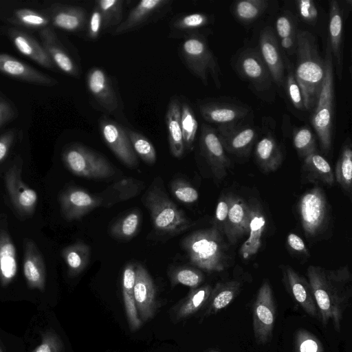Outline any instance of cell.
<instances>
[{"label":"cell","instance_id":"4316f807","mask_svg":"<svg viewBox=\"0 0 352 352\" xmlns=\"http://www.w3.org/2000/svg\"><path fill=\"white\" fill-rule=\"evenodd\" d=\"M42 46L51 60L60 70L68 75L77 77L79 70L70 56L63 49L55 32L50 28L41 31Z\"/></svg>","mask_w":352,"mask_h":352},{"label":"cell","instance_id":"f907efd6","mask_svg":"<svg viewBox=\"0 0 352 352\" xmlns=\"http://www.w3.org/2000/svg\"><path fill=\"white\" fill-rule=\"evenodd\" d=\"M275 30L280 41L287 38H295L297 30L294 16L289 12L280 15L276 20Z\"/></svg>","mask_w":352,"mask_h":352},{"label":"cell","instance_id":"f1b7e54d","mask_svg":"<svg viewBox=\"0 0 352 352\" xmlns=\"http://www.w3.org/2000/svg\"><path fill=\"white\" fill-rule=\"evenodd\" d=\"M10 38L16 48L23 55L47 69H53L54 64L44 50L34 38L25 32L12 30Z\"/></svg>","mask_w":352,"mask_h":352},{"label":"cell","instance_id":"1f68e13d","mask_svg":"<svg viewBox=\"0 0 352 352\" xmlns=\"http://www.w3.org/2000/svg\"><path fill=\"white\" fill-rule=\"evenodd\" d=\"M254 154L258 166L265 172L276 170L283 161L282 151L276 139L270 133L258 141Z\"/></svg>","mask_w":352,"mask_h":352},{"label":"cell","instance_id":"7bdbcfd3","mask_svg":"<svg viewBox=\"0 0 352 352\" xmlns=\"http://www.w3.org/2000/svg\"><path fill=\"white\" fill-rule=\"evenodd\" d=\"M283 56L285 68L287 72L284 80V88L286 94L292 104L296 109L305 110L301 90L295 77L293 64L291 63L287 55L283 52Z\"/></svg>","mask_w":352,"mask_h":352},{"label":"cell","instance_id":"681fc988","mask_svg":"<svg viewBox=\"0 0 352 352\" xmlns=\"http://www.w3.org/2000/svg\"><path fill=\"white\" fill-rule=\"evenodd\" d=\"M170 186L173 196L181 202L192 204L199 198L197 190L184 179L177 178L173 180Z\"/></svg>","mask_w":352,"mask_h":352},{"label":"cell","instance_id":"7dc6e473","mask_svg":"<svg viewBox=\"0 0 352 352\" xmlns=\"http://www.w3.org/2000/svg\"><path fill=\"white\" fill-rule=\"evenodd\" d=\"M293 143L298 155L303 159L316 152L315 135L307 126L295 130L293 134Z\"/></svg>","mask_w":352,"mask_h":352},{"label":"cell","instance_id":"ac0fdd59","mask_svg":"<svg viewBox=\"0 0 352 352\" xmlns=\"http://www.w3.org/2000/svg\"><path fill=\"white\" fill-rule=\"evenodd\" d=\"M87 89L104 111L113 113L118 111L119 100L108 74L100 67L91 68L87 76Z\"/></svg>","mask_w":352,"mask_h":352},{"label":"cell","instance_id":"91938a15","mask_svg":"<svg viewBox=\"0 0 352 352\" xmlns=\"http://www.w3.org/2000/svg\"><path fill=\"white\" fill-rule=\"evenodd\" d=\"M13 139L14 133L12 131L7 132L0 137V162L6 157Z\"/></svg>","mask_w":352,"mask_h":352},{"label":"cell","instance_id":"7c38bea8","mask_svg":"<svg viewBox=\"0 0 352 352\" xmlns=\"http://www.w3.org/2000/svg\"><path fill=\"white\" fill-rule=\"evenodd\" d=\"M202 118L217 124V128H230L241 124L251 111L247 105L225 100H208L199 105Z\"/></svg>","mask_w":352,"mask_h":352},{"label":"cell","instance_id":"ee69618b","mask_svg":"<svg viewBox=\"0 0 352 352\" xmlns=\"http://www.w3.org/2000/svg\"><path fill=\"white\" fill-rule=\"evenodd\" d=\"M95 3L102 16L103 29L118 26L122 23L124 1L98 0Z\"/></svg>","mask_w":352,"mask_h":352},{"label":"cell","instance_id":"bcb514c9","mask_svg":"<svg viewBox=\"0 0 352 352\" xmlns=\"http://www.w3.org/2000/svg\"><path fill=\"white\" fill-rule=\"evenodd\" d=\"M171 286L182 284L190 287L197 288L202 283L204 276L202 272L193 267H177L169 273Z\"/></svg>","mask_w":352,"mask_h":352},{"label":"cell","instance_id":"7a4b0ae2","mask_svg":"<svg viewBox=\"0 0 352 352\" xmlns=\"http://www.w3.org/2000/svg\"><path fill=\"white\" fill-rule=\"evenodd\" d=\"M295 52V77L301 90L305 109L311 111L316 104L324 80V60L319 54L315 36L307 30L297 31Z\"/></svg>","mask_w":352,"mask_h":352},{"label":"cell","instance_id":"8992f818","mask_svg":"<svg viewBox=\"0 0 352 352\" xmlns=\"http://www.w3.org/2000/svg\"><path fill=\"white\" fill-rule=\"evenodd\" d=\"M180 54L188 69L204 85H208L210 75L216 87H221L220 67L203 34H187L182 43Z\"/></svg>","mask_w":352,"mask_h":352},{"label":"cell","instance_id":"c3c4849f","mask_svg":"<svg viewBox=\"0 0 352 352\" xmlns=\"http://www.w3.org/2000/svg\"><path fill=\"white\" fill-rule=\"evenodd\" d=\"M295 352H324L323 346L317 336L305 329L296 331L294 337Z\"/></svg>","mask_w":352,"mask_h":352},{"label":"cell","instance_id":"2e32d148","mask_svg":"<svg viewBox=\"0 0 352 352\" xmlns=\"http://www.w3.org/2000/svg\"><path fill=\"white\" fill-rule=\"evenodd\" d=\"M59 203L63 217L71 221L82 218L99 207L102 199L82 188L70 187L61 192Z\"/></svg>","mask_w":352,"mask_h":352},{"label":"cell","instance_id":"9a60e30c","mask_svg":"<svg viewBox=\"0 0 352 352\" xmlns=\"http://www.w3.org/2000/svg\"><path fill=\"white\" fill-rule=\"evenodd\" d=\"M133 293L140 320L142 322L150 320L154 317L159 307L156 289L148 271L140 264L135 266Z\"/></svg>","mask_w":352,"mask_h":352},{"label":"cell","instance_id":"603a6c76","mask_svg":"<svg viewBox=\"0 0 352 352\" xmlns=\"http://www.w3.org/2000/svg\"><path fill=\"white\" fill-rule=\"evenodd\" d=\"M23 274L28 286L41 291L45 289L46 270L43 258L36 243L30 239L23 242Z\"/></svg>","mask_w":352,"mask_h":352},{"label":"cell","instance_id":"6da1fadb","mask_svg":"<svg viewBox=\"0 0 352 352\" xmlns=\"http://www.w3.org/2000/svg\"><path fill=\"white\" fill-rule=\"evenodd\" d=\"M307 276L322 325L326 327L331 322L334 329L340 332L352 296V276L349 266L327 270L309 265Z\"/></svg>","mask_w":352,"mask_h":352},{"label":"cell","instance_id":"6125c7cd","mask_svg":"<svg viewBox=\"0 0 352 352\" xmlns=\"http://www.w3.org/2000/svg\"><path fill=\"white\" fill-rule=\"evenodd\" d=\"M0 352H3L2 349H1V347H0Z\"/></svg>","mask_w":352,"mask_h":352},{"label":"cell","instance_id":"ab89813d","mask_svg":"<svg viewBox=\"0 0 352 352\" xmlns=\"http://www.w3.org/2000/svg\"><path fill=\"white\" fill-rule=\"evenodd\" d=\"M141 218V214L138 210L127 213L111 226V236L118 240L131 239L139 230Z\"/></svg>","mask_w":352,"mask_h":352},{"label":"cell","instance_id":"74e56055","mask_svg":"<svg viewBox=\"0 0 352 352\" xmlns=\"http://www.w3.org/2000/svg\"><path fill=\"white\" fill-rule=\"evenodd\" d=\"M334 177L346 192L351 193L352 187V149L350 139L346 140L338 160Z\"/></svg>","mask_w":352,"mask_h":352},{"label":"cell","instance_id":"30bf717a","mask_svg":"<svg viewBox=\"0 0 352 352\" xmlns=\"http://www.w3.org/2000/svg\"><path fill=\"white\" fill-rule=\"evenodd\" d=\"M234 68L256 91L263 94L271 89L274 82L258 49L247 48L242 51L236 58Z\"/></svg>","mask_w":352,"mask_h":352},{"label":"cell","instance_id":"d4e9b609","mask_svg":"<svg viewBox=\"0 0 352 352\" xmlns=\"http://www.w3.org/2000/svg\"><path fill=\"white\" fill-rule=\"evenodd\" d=\"M249 205L241 197L230 194V206L224 235L231 243L248 233Z\"/></svg>","mask_w":352,"mask_h":352},{"label":"cell","instance_id":"44dd1931","mask_svg":"<svg viewBox=\"0 0 352 352\" xmlns=\"http://www.w3.org/2000/svg\"><path fill=\"white\" fill-rule=\"evenodd\" d=\"M171 3L169 0H142L138 2L126 19L116 28L113 34H124L145 25L167 9Z\"/></svg>","mask_w":352,"mask_h":352},{"label":"cell","instance_id":"ffe728a7","mask_svg":"<svg viewBox=\"0 0 352 352\" xmlns=\"http://www.w3.org/2000/svg\"><path fill=\"white\" fill-rule=\"evenodd\" d=\"M329 46L333 58V67L340 80L343 71V16L344 12L338 1L331 0L329 2Z\"/></svg>","mask_w":352,"mask_h":352},{"label":"cell","instance_id":"b9f144b4","mask_svg":"<svg viewBox=\"0 0 352 352\" xmlns=\"http://www.w3.org/2000/svg\"><path fill=\"white\" fill-rule=\"evenodd\" d=\"M180 122L185 149L191 150L198 129V122L192 108L186 102L181 104Z\"/></svg>","mask_w":352,"mask_h":352},{"label":"cell","instance_id":"277c9868","mask_svg":"<svg viewBox=\"0 0 352 352\" xmlns=\"http://www.w3.org/2000/svg\"><path fill=\"white\" fill-rule=\"evenodd\" d=\"M148 210L155 230L159 233L176 235L190 228L194 223L169 198L155 179L142 198Z\"/></svg>","mask_w":352,"mask_h":352},{"label":"cell","instance_id":"836d02e7","mask_svg":"<svg viewBox=\"0 0 352 352\" xmlns=\"http://www.w3.org/2000/svg\"><path fill=\"white\" fill-rule=\"evenodd\" d=\"M17 272L16 252L9 234L0 231V282L6 286Z\"/></svg>","mask_w":352,"mask_h":352},{"label":"cell","instance_id":"6f0895ef","mask_svg":"<svg viewBox=\"0 0 352 352\" xmlns=\"http://www.w3.org/2000/svg\"><path fill=\"white\" fill-rule=\"evenodd\" d=\"M103 29V19L100 10L95 6L88 23V36L91 40L98 38Z\"/></svg>","mask_w":352,"mask_h":352},{"label":"cell","instance_id":"d6986e66","mask_svg":"<svg viewBox=\"0 0 352 352\" xmlns=\"http://www.w3.org/2000/svg\"><path fill=\"white\" fill-rule=\"evenodd\" d=\"M216 129L225 151L240 156L250 153L258 136V128L248 124Z\"/></svg>","mask_w":352,"mask_h":352},{"label":"cell","instance_id":"11a10c76","mask_svg":"<svg viewBox=\"0 0 352 352\" xmlns=\"http://www.w3.org/2000/svg\"><path fill=\"white\" fill-rule=\"evenodd\" d=\"M230 200V194L222 195L218 201L215 210L213 226L216 227L223 235H224L228 214Z\"/></svg>","mask_w":352,"mask_h":352},{"label":"cell","instance_id":"680465c9","mask_svg":"<svg viewBox=\"0 0 352 352\" xmlns=\"http://www.w3.org/2000/svg\"><path fill=\"white\" fill-rule=\"evenodd\" d=\"M287 243L289 247L294 251L309 255V251L303 240L298 235L294 233L289 234L287 238Z\"/></svg>","mask_w":352,"mask_h":352},{"label":"cell","instance_id":"816d5d0a","mask_svg":"<svg viewBox=\"0 0 352 352\" xmlns=\"http://www.w3.org/2000/svg\"><path fill=\"white\" fill-rule=\"evenodd\" d=\"M32 352H65L63 343L59 336L52 329L44 331L41 343Z\"/></svg>","mask_w":352,"mask_h":352},{"label":"cell","instance_id":"9f6ffc18","mask_svg":"<svg viewBox=\"0 0 352 352\" xmlns=\"http://www.w3.org/2000/svg\"><path fill=\"white\" fill-rule=\"evenodd\" d=\"M139 184L135 183V180L131 179H123L112 186V189L120 194L118 200H126L135 196L137 193Z\"/></svg>","mask_w":352,"mask_h":352},{"label":"cell","instance_id":"4fadbf2b","mask_svg":"<svg viewBox=\"0 0 352 352\" xmlns=\"http://www.w3.org/2000/svg\"><path fill=\"white\" fill-rule=\"evenodd\" d=\"M199 146L214 177L217 179H222L227 175V170L231 162L216 128L205 123L201 124Z\"/></svg>","mask_w":352,"mask_h":352},{"label":"cell","instance_id":"f35d334b","mask_svg":"<svg viewBox=\"0 0 352 352\" xmlns=\"http://www.w3.org/2000/svg\"><path fill=\"white\" fill-rule=\"evenodd\" d=\"M268 3L267 0H239L234 3L232 12L239 21L248 24L262 15Z\"/></svg>","mask_w":352,"mask_h":352},{"label":"cell","instance_id":"52a82bcc","mask_svg":"<svg viewBox=\"0 0 352 352\" xmlns=\"http://www.w3.org/2000/svg\"><path fill=\"white\" fill-rule=\"evenodd\" d=\"M62 159L74 175L91 179H103L113 176L115 170L110 162L98 153L79 144L67 146Z\"/></svg>","mask_w":352,"mask_h":352},{"label":"cell","instance_id":"ba28073f","mask_svg":"<svg viewBox=\"0 0 352 352\" xmlns=\"http://www.w3.org/2000/svg\"><path fill=\"white\" fill-rule=\"evenodd\" d=\"M298 212L306 236L320 233L328 219V204L322 188L316 186L307 190L299 199Z\"/></svg>","mask_w":352,"mask_h":352},{"label":"cell","instance_id":"f6af8a7d","mask_svg":"<svg viewBox=\"0 0 352 352\" xmlns=\"http://www.w3.org/2000/svg\"><path fill=\"white\" fill-rule=\"evenodd\" d=\"M129 138L135 154L147 164H155L157 154L153 144L142 134L126 129Z\"/></svg>","mask_w":352,"mask_h":352},{"label":"cell","instance_id":"5bb4252c","mask_svg":"<svg viewBox=\"0 0 352 352\" xmlns=\"http://www.w3.org/2000/svg\"><path fill=\"white\" fill-rule=\"evenodd\" d=\"M100 131L106 144L126 166L135 168L138 164L126 129L117 122L103 118L100 121Z\"/></svg>","mask_w":352,"mask_h":352},{"label":"cell","instance_id":"9c48e42d","mask_svg":"<svg viewBox=\"0 0 352 352\" xmlns=\"http://www.w3.org/2000/svg\"><path fill=\"white\" fill-rule=\"evenodd\" d=\"M276 305L270 283L265 280L258 290L252 305V326L258 344L270 341L276 322Z\"/></svg>","mask_w":352,"mask_h":352},{"label":"cell","instance_id":"db71d44e","mask_svg":"<svg viewBox=\"0 0 352 352\" xmlns=\"http://www.w3.org/2000/svg\"><path fill=\"white\" fill-rule=\"evenodd\" d=\"M295 3L300 19L306 23L314 25L318 18V10L315 2L312 0H298Z\"/></svg>","mask_w":352,"mask_h":352},{"label":"cell","instance_id":"60d3db41","mask_svg":"<svg viewBox=\"0 0 352 352\" xmlns=\"http://www.w3.org/2000/svg\"><path fill=\"white\" fill-rule=\"evenodd\" d=\"M213 21V16L202 12L182 14L175 18L171 23V29L175 32H195Z\"/></svg>","mask_w":352,"mask_h":352},{"label":"cell","instance_id":"94428289","mask_svg":"<svg viewBox=\"0 0 352 352\" xmlns=\"http://www.w3.org/2000/svg\"><path fill=\"white\" fill-rule=\"evenodd\" d=\"M14 116V111L10 105L0 98V126L8 121Z\"/></svg>","mask_w":352,"mask_h":352},{"label":"cell","instance_id":"8fae6325","mask_svg":"<svg viewBox=\"0 0 352 352\" xmlns=\"http://www.w3.org/2000/svg\"><path fill=\"white\" fill-rule=\"evenodd\" d=\"M21 170V160L17 157L5 173V186L15 210L21 216L28 217L34 213L38 196L22 180Z\"/></svg>","mask_w":352,"mask_h":352},{"label":"cell","instance_id":"3957f363","mask_svg":"<svg viewBox=\"0 0 352 352\" xmlns=\"http://www.w3.org/2000/svg\"><path fill=\"white\" fill-rule=\"evenodd\" d=\"M182 246L190 262L201 270L221 272L228 265V247L223 235L213 226L191 232L183 239Z\"/></svg>","mask_w":352,"mask_h":352},{"label":"cell","instance_id":"f546056e","mask_svg":"<svg viewBox=\"0 0 352 352\" xmlns=\"http://www.w3.org/2000/svg\"><path fill=\"white\" fill-rule=\"evenodd\" d=\"M135 279V265L128 263L122 274V296L129 327L135 331L142 326L135 306L133 287Z\"/></svg>","mask_w":352,"mask_h":352},{"label":"cell","instance_id":"e575fe53","mask_svg":"<svg viewBox=\"0 0 352 352\" xmlns=\"http://www.w3.org/2000/svg\"><path fill=\"white\" fill-rule=\"evenodd\" d=\"M87 19L86 10L77 6L58 7L52 15V21L54 26L70 32L80 30L87 23Z\"/></svg>","mask_w":352,"mask_h":352},{"label":"cell","instance_id":"7402d4cb","mask_svg":"<svg viewBox=\"0 0 352 352\" xmlns=\"http://www.w3.org/2000/svg\"><path fill=\"white\" fill-rule=\"evenodd\" d=\"M283 282L294 300L309 316L318 318V311L308 280L290 266L283 268Z\"/></svg>","mask_w":352,"mask_h":352},{"label":"cell","instance_id":"4dcf8cb0","mask_svg":"<svg viewBox=\"0 0 352 352\" xmlns=\"http://www.w3.org/2000/svg\"><path fill=\"white\" fill-rule=\"evenodd\" d=\"M241 288V283L236 280L217 283L212 287L206 304L204 316L216 314L227 307L236 298Z\"/></svg>","mask_w":352,"mask_h":352},{"label":"cell","instance_id":"d590c367","mask_svg":"<svg viewBox=\"0 0 352 352\" xmlns=\"http://www.w3.org/2000/svg\"><path fill=\"white\" fill-rule=\"evenodd\" d=\"M62 256L67 266L69 274L75 276L87 267L89 262L90 249L82 242H76L62 250Z\"/></svg>","mask_w":352,"mask_h":352},{"label":"cell","instance_id":"8d00e7d4","mask_svg":"<svg viewBox=\"0 0 352 352\" xmlns=\"http://www.w3.org/2000/svg\"><path fill=\"white\" fill-rule=\"evenodd\" d=\"M303 170L308 179L319 181L327 185H332L335 181L334 173L327 160L318 154L313 153L304 158Z\"/></svg>","mask_w":352,"mask_h":352},{"label":"cell","instance_id":"f5cc1de1","mask_svg":"<svg viewBox=\"0 0 352 352\" xmlns=\"http://www.w3.org/2000/svg\"><path fill=\"white\" fill-rule=\"evenodd\" d=\"M14 16L20 23L30 28H43L49 23L45 16L29 9L17 10Z\"/></svg>","mask_w":352,"mask_h":352},{"label":"cell","instance_id":"83f0119b","mask_svg":"<svg viewBox=\"0 0 352 352\" xmlns=\"http://www.w3.org/2000/svg\"><path fill=\"white\" fill-rule=\"evenodd\" d=\"M181 104L178 98H172L166 113L169 148L172 155L176 158L182 157L185 151L180 122Z\"/></svg>","mask_w":352,"mask_h":352},{"label":"cell","instance_id":"484cf974","mask_svg":"<svg viewBox=\"0 0 352 352\" xmlns=\"http://www.w3.org/2000/svg\"><path fill=\"white\" fill-rule=\"evenodd\" d=\"M0 72L13 78L38 85L52 86L57 81L30 66L0 53Z\"/></svg>","mask_w":352,"mask_h":352},{"label":"cell","instance_id":"e0dca14e","mask_svg":"<svg viewBox=\"0 0 352 352\" xmlns=\"http://www.w3.org/2000/svg\"><path fill=\"white\" fill-rule=\"evenodd\" d=\"M259 52L267 65L273 82L279 89H284L285 63L283 52L271 27L263 28L259 35Z\"/></svg>","mask_w":352,"mask_h":352},{"label":"cell","instance_id":"be15d7a7","mask_svg":"<svg viewBox=\"0 0 352 352\" xmlns=\"http://www.w3.org/2000/svg\"><path fill=\"white\" fill-rule=\"evenodd\" d=\"M211 352H219V351H211Z\"/></svg>","mask_w":352,"mask_h":352},{"label":"cell","instance_id":"d6a6232c","mask_svg":"<svg viewBox=\"0 0 352 352\" xmlns=\"http://www.w3.org/2000/svg\"><path fill=\"white\" fill-rule=\"evenodd\" d=\"M212 289L208 284L191 289L188 294L173 307L174 318L177 321L185 319L205 307Z\"/></svg>","mask_w":352,"mask_h":352},{"label":"cell","instance_id":"cb8c5ba5","mask_svg":"<svg viewBox=\"0 0 352 352\" xmlns=\"http://www.w3.org/2000/svg\"><path fill=\"white\" fill-rule=\"evenodd\" d=\"M248 205V237L240 248V254L244 259H248L258 252L266 227V219L259 204L256 201H251Z\"/></svg>","mask_w":352,"mask_h":352},{"label":"cell","instance_id":"5b68a950","mask_svg":"<svg viewBox=\"0 0 352 352\" xmlns=\"http://www.w3.org/2000/svg\"><path fill=\"white\" fill-rule=\"evenodd\" d=\"M325 76L316 104L312 109L311 122L322 151L327 154L331 148L335 113L334 67L329 45L326 47Z\"/></svg>","mask_w":352,"mask_h":352}]
</instances>
